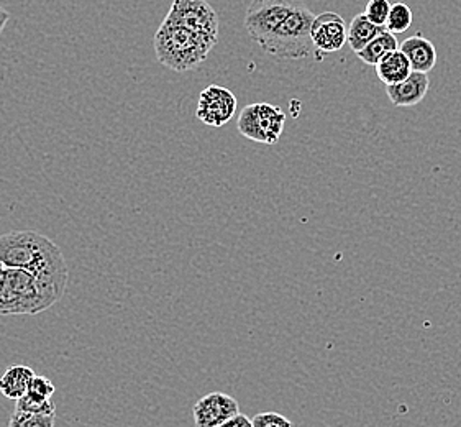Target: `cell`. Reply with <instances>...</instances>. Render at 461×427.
Here are the masks:
<instances>
[{
    "instance_id": "5bb4252c",
    "label": "cell",
    "mask_w": 461,
    "mask_h": 427,
    "mask_svg": "<svg viewBox=\"0 0 461 427\" xmlns=\"http://www.w3.org/2000/svg\"><path fill=\"white\" fill-rule=\"evenodd\" d=\"M396 50H399L396 35L384 28L378 37L375 38L373 41H369L366 47L357 53V56L360 58L363 63L376 66L383 58H386L389 53H393Z\"/></svg>"
},
{
    "instance_id": "2e32d148",
    "label": "cell",
    "mask_w": 461,
    "mask_h": 427,
    "mask_svg": "<svg viewBox=\"0 0 461 427\" xmlns=\"http://www.w3.org/2000/svg\"><path fill=\"white\" fill-rule=\"evenodd\" d=\"M56 416L37 414L15 409L10 416L9 427H55Z\"/></svg>"
},
{
    "instance_id": "8fae6325",
    "label": "cell",
    "mask_w": 461,
    "mask_h": 427,
    "mask_svg": "<svg viewBox=\"0 0 461 427\" xmlns=\"http://www.w3.org/2000/svg\"><path fill=\"white\" fill-rule=\"evenodd\" d=\"M37 375L27 365H12L0 377V393L7 400L19 401L30 390V385Z\"/></svg>"
},
{
    "instance_id": "6da1fadb",
    "label": "cell",
    "mask_w": 461,
    "mask_h": 427,
    "mask_svg": "<svg viewBox=\"0 0 461 427\" xmlns=\"http://www.w3.org/2000/svg\"><path fill=\"white\" fill-rule=\"evenodd\" d=\"M69 269L55 241L33 231L0 235V316H37L65 296Z\"/></svg>"
},
{
    "instance_id": "7402d4cb",
    "label": "cell",
    "mask_w": 461,
    "mask_h": 427,
    "mask_svg": "<svg viewBox=\"0 0 461 427\" xmlns=\"http://www.w3.org/2000/svg\"><path fill=\"white\" fill-rule=\"evenodd\" d=\"M10 14L7 10L4 9V7H0V33L4 32V28L5 25L9 23Z\"/></svg>"
},
{
    "instance_id": "52a82bcc",
    "label": "cell",
    "mask_w": 461,
    "mask_h": 427,
    "mask_svg": "<svg viewBox=\"0 0 461 427\" xmlns=\"http://www.w3.org/2000/svg\"><path fill=\"white\" fill-rule=\"evenodd\" d=\"M240 413V404L230 395L213 391L203 396L193 408L195 427H219Z\"/></svg>"
},
{
    "instance_id": "9c48e42d",
    "label": "cell",
    "mask_w": 461,
    "mask_h": 427,
    "mask_svg": "<svg viewBox=\"0 0 461 427\" xmlns=\"http://www.w3.org/2000/svg\"><path fill=\"white\" fill-rule=\"evenodd\" d=\"M429 86H430L429 76L412 71L406 81L386 86V93H388L389 101L396 107H414L424 101L425 95L429 93Z\"/></svg>"
},
{
    "instance_id": "30bf717a",
    "label": "cell",
    "mask_w": 461,
    "mask_h": 427,
    "mask_svg": "<svg viewBox=\"0 0 461 427\" xmlns=\"http://www.w3.org/2000/svg\"><path fill=\"white\" fill-rule=\"evenodd\" d=\"M399 50L407 56L409 63L412 66V71L417 73H429L437 65V50L434 43L429 38L417 33L414 37H409L401 43Z\"/></svg>"
},
{
    "instance_id": "8992f818",
    "label": "cell",
    "mask_w": 461,
    "mask_h": 427,
    "mask_svg": "<svg viewBox=\"0 0 461 427\" xmlns=\"http://www.w3.org/2000/svg\"><path fill=\"white\" fill-rule=\"evenodd\" d=\"M237 105V97L231 91L213 84L205 87L199 95L195 117L209 127H223L233 119Z\"/></svg>"
},
{
    "instance_id": "44dd1931",
    "label": "cell",
    "mask_w": 461,
    "mask_h": 427,
    "mask_svg": "<svg viewBox=\"0 0 461 427\" xmlns=\"http://www.w3.org/2000/svg\"><path fill=\"white\" fill-rule=\"evenodd\" d=\"M219 427H253V421H251L247 414L239 413L237 416H233V418L229 419V421H225V422Z\"/></svg>"
},
{
    "instance_id": "3957f363",
    "label": "cell",
    "mask_w": 461,
    "mask_h": 427,
    "mask_svg": "<svg viewBox=\"0 0 461 427\" xmlns=\"http://www.w3.org/2000/svg\"><path fill=\"white\" fill-rule=\"evenodd\" d=\"M217 41V38L207 37L193 28L165 19L155 33L153 45L161 65L185 73L203 65Z\"/></svg>"
},
{
    "instance_id": "ffe728a7",
    "label": "cell",
    "mask_w": 461,
    "mask_h": 427,
    "mask_svg": "<svg viewBox=\"0 0 461 427\" xmlns=\"http://www.w3.org/2000/svg\"><path fill=\"white\" fill-rule=\"evenodd\" d=\"M251 421H253V427H294L286 416L273 411L259 413Z\"/></svg>"
},
{
    "instance_id": "7c38bea8",
    "label": "cell",
    "mask_w": 461,
    "mask_h": 427,
    "mask_svg": "<svg viewBox=\"0 0 461 427\" xmlns=\"http://www.w3.org/2000/svg\"><path fill=\"white\" fill-rule=\"evenodd\" d=\"M375 68H376V75L381 79V83L386 84V86L402 83L412 73V66L401 50L389 53Z\"/></svg>"
},
{
    "instance_id": "ba28073f",
    "label": "cell",
    "mask_w": 461,
    "mask_h": 427,
    "mask_svg": "<svg viewBox=\"0 0 461 427\" xmlns=\"http://www.w3.org/2000/svg\"><path fill=\"white\" fill-rule=\"evenodd\" d=\"M348 28L345 20L335 12H323L315 15L314 23L311 28V37L317 51L330 55L340 51L347 43Z\"/></svg>"
},
{
    "instance_id": "e0dca14e",
    "label": "cell",
    "mask_w": 461,
    "mask_h": 427,
    "mask_svg": "<svg viewBox=\"0 0 461 427\" xmlns=\"http://www.w3.org/2000/svg\"><path fill=\"white\" fill-rule=\"evenodd\" d=\"M15 409L20 411H28V413H37V414H51L56 416V404L55 401L48 400L41 401L37 398H32L30 395H25L23 398H20L19 401H15Z\"/></svg>"
},
{
    "instance_id": "277c9868",
    "label": "cell",
    "mask_w": 461,
    "mask_h": 427,
    "mask_svg": "<svg viewBox=\"0 0 461 427\" xmlns=\"http://www.w3.org/2000/svg\"><path fill=\"white\" fill-rule=\"evenodd\" d=\"M286 114L273 104H249L241 111L237 127L245 139L275 145L285 132Z\"/></svg>"
},
{
    "instance_id": "9a60e30c",
    "label": "cell",
    "mask_w": 461,
    "mask_h": 427,
    "mask_svg": "<svg viewBox=\"0 0 461 427\" xmlns=\"http://www.w3.org/2000/svg\"><path fill=\"white\" fill-rule=\"evenodd\" d=\"M411 25H412V10L409 9L406 4H402V2L393 4L384 28L391 33L399 35V33L407 32Z\"/></svg>"
},
{
    "instance_id": "7a4b0ae2",
    "label": "cell",
    "mask_w": 461,
    "mask_h": 427,
    "mask_svg": "<svg viewBox=\"0 0 461 427\" xmlns=\"http://www.w3.org/2000/svg\"><path fill=\"white\" fill-rule=\"evenodd\" d=\"M314 19L304 0H253L245 28L267 55L304 59L317 51L311 37Z\"/></svg>"
},
{
    "instance_id": "ac0fdd59",
    "label": "cell",
    "mask_w": 461,
    "mask_h": 427,
    "mask_svg": "<svg viewBox=\"0 0 461 427\" xmlns=\"http://www.w3.org/2000/svg\"><path fill=\"white\" fill-rule=\"evenodd\" d=\"M389 12H391L389 0H369L366 4V9H365V15L375 25L384 27L386 22H388Z\"/></svg>"
},
{
    "instance_id": "5b68a950",
    "label": "cell",
    "mask_w": 461,
    "mask_h": 427,
    "mask_svg": "<svg viewBox=\"0 0 461 427\" xmlns=\"http://www.w3.org/2000/svg\"><path fill=\"white\" fill-rule=\"evenodd\" d=\"M165 19L219 40V15L205 0H175Z\"/></svg>"
},
{
    "instance_id": "4fadbf2b",
    "label": "cell",
    "mask_w": 461,
    "mask_h": 427,
    "mask_svg": "<svg viewBox=\"0 0 461 427\" xmlns=\"http://www.w3.org/2000/svg\"><path fill=\"white\" fill-rule=\"evenodd\" d=\"M383 30H384V27L375 25L373 22H369L365 14H360L357 17H353L350 25H348L347 43L350 45L355 53H358L368 45L369 41H373L375 38L378 37Z\"/></svg>"
},
{
    "instance_id": "d6986e66",
    "label": "cell",
    "mask_w": 461,
    "mask_h": 427,
    "mask_svg": "<svg viewBox=\"0 0 461 427\" xmlns=\"http://www.w3.org/2000/svg\"><path fill=\"white\" fill-rule=\"evenodd\" d=\"M55 391L56 386L53 385V381L43 375H37L32 381L27 395H30L32 398H37V400L48 401L53 400Z\"/></svg>"
}]
</instances>
